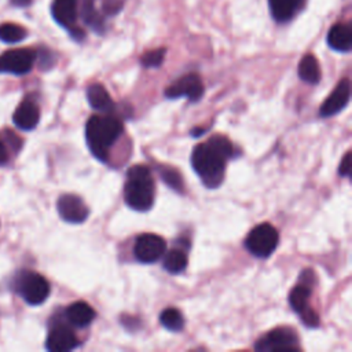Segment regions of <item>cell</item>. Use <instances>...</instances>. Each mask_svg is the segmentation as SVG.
I'll list each match as a JSON object with an SVG mask.
<instances>
[{"mask_svg": "<svg viewBox=\"0 0 352 352\" xmlns=\"http://www.w3.org/2000/svg\"><path fill=\"white\" fill-rule=\"evenodd\" d=\"M38 120H40L38 106L30 99L23 100L16 107V110L14 111V116H12L14 124L22 131H30V129L36 128V125L38 124Z\"/></svg>", "mask_w": 352, "mask_h": 352, "instance_id": "14", "label": "cell"}, {"mask_svg": "<svg viewBox=\"0 0 352 352\" xmlns=\"http://www.w3.org/2000/svg\"><path fill=\"white\" fill-rule=\"evenodd\" d=\"M65 315H66L67 322L72 323L73 326L87 327L88 324L92 323L96 314H95V309L89 304H87L84 301H77L66 308Z\"/></svg>", "mask_w": 352, "mask_h": 352, "instance_id": "16", "label": "cell"}, {"mask_svg": "<svg viewBox=\"0 0 352 352\" xmlns=\"http://www.w3.org/2000/svg\"><path fill=\"white\" fill-rule=\"evenodd\" d=\"M300 315H301V320L305 326H308V327H318L319 326V316L309 307H307L302 312H300Z\"/></svg>", "mask_w": 352, "mask_h": 352, "instance_id": "27", "label": "cell"}, {"mask_svg": "<svg viewBox=\"0 0 352 352\" xmlns=\"http://www.w3.org/2000/svg\"><path fill=\"white\" fill-rule=\"evenodd\" d=\"M81 18L96 33H103V30H104V21H103V16L100 15V12L94 7V1L82 0Z\"/></svg>", "mask_w": 352, "mask_h": 352, "instance_id": "20", "label": "cell"}, {"mask_svg": "<svg viewBox=\"0 0 352 352\" xmlns=\"http://www.w3.org/2000/svg\"><path fill=\"white\" fill-rule=\"evenodd\" d=\"M158 172H160V176H161L162 182L165 184H168L172 190H175L177 192L183 191L184 183H183V177H182V175L177 169H175L169 165H161L158 168Z\"/></svg>", "mask_w": 352, "mask_h": 352, "instance_id": "24", "label": "cell"}, {"mask_svg": "<svg viewBox=\"0 0 352 352\" xmlns=\"http://www.w3.org/2000/svg\"><path fill=\"white\" fill-rule=\"evenodd\" d=\"M124 0H103L102 10L106 15H114L122 8Z\"/></svg>", "mask_w": 352, "mask_h": 352, "instance_id": "28", "label": "cell"}, {"mask_svg": "<svg viewBox=\"0 0 352 352\" xmlns=\"http://www.w3.org/2000/svg\"><path fill=\"white\" fill-rule=\"evenodd\" d=\"M327 44L338 52H348L352 47V29L349 23H336L327 33Z\"/></svg>", "mask_w": 352, "mask_h": 352, "instance_id": "15", "label": "cell"}, {"mask_svg": "<svg viewBox=\"0 0 352 352\" xmlns=\"http://www.w3.org/2000/svg\"><path fill=\"white\" fill-rule=\"evenodd\" d=\"M187 267V256L180 249H170L164 257V268L170 274H179Z\"/></svg>", "mask_w": 352, "mask_h": 352, "instance_id": "22", "label": "cell"}, {"mask_svg": "<svg viewBox=\"0 0 352 352\" xmlns=\"http://www.w3.org/2000/svg\"><path fill=\"white\" fill-rule=\"evenodd\" d=\"M305 0H268L270 11L276 22L290 21L302 7Z\"/></svg>", "mask_w": 352, "mask_h": 352, "instance_id": "17", "label": "cell"}, {"mask_svg": "<svg viewBox=\"0 0 352 352\" xmlns=\"http://www.w3.org/2000/svg\"><path fill=\"white\" fill-rule=\"evenodd\" d=\"M166 242L155 234H142L138 236L135 246H133V254L138 261L143 264H150L161 258L165 253Z\"/></svg>", "mask_w": 352, "mask_h": 352, "instance_id": "8", "label": "cell"}, {"mask_svg": "<svg viewBox=\"0 0 352 352\" xmlns=\"http://www.w3.org/2000/svg\"><path fill=\"white\" fill-rule=\"evenodd\" d=\"M37 58L36 51L30 48L10 50L0 55V73L22 76L32 70Z\"/></svg>", "mask_w": 352, "mask_h": 352, "instance_id": "7", "label": "cell"}, {"mask_svg": "<svg viewBox=\"0 0 352 352\" xmlns=\"http://www.w3.org/2000/svg\"><path fill=\"white\" fill-rule=\"evenodd\" d=\"M122 135V122L110 113L96 114L85 124V138L91 153L100 161H106L111 146Z\"/></svg>", "mask_w": 352, "mask_h": 352, "instance_id": "2", "label": "cell"}, {"mask_svg": "<svg viewBox=\"0 0 352 352\" xmlns=\"http://www.w3.org/2000/svg\"><path fill=\"white\" fill-rule=\"evenodd\" d=\"M309 296H311V287L309 286H307L304 283L296 285L292 289L290 294H289V304L293 308V311L297 312V314L302 312L308 307Z\"/></svg>", "mask_w": 352, "mask_h": 352, "instance_id": "21", "label": "cell"}, {"mask_svg": "<svg viewBox=\"0 0 352 352\" xmlns=\"http://www.w3.org/2000/svg\"><path fill=\"white\" fill-rule=\"evenodd\" d=\"M87 99L91 107L99 113H111L114 109L113 99L102 84L89 85L87 88Z\"/></svg>", "mask_w": 352, "mask_h": 352, "instance_id": "18", "label": "cell"}, {"mask_svg": "<svg viewBox=\"0 0 352 352\" xmlns=\"http://www.w3.org/2000/svg\"><path fill=\"white\" fill-rule=\"evenodd\" d=\"M351 151H346V154L344 155V158L340 162V168H338V175L341 177H349L351 175Z\"/></svg>", "mask_w": 352, "mask_h": 352, "instance_id": "29", "label": "cell"}, {"mask_svg": "<svg viewBox=\"0 0 352 352\" xmlns=\"http://www.w3.org/2000/svg\"><path fill=\"white\" fill-rule=\"evenodd\" d=\"M16 290L28 304L38 305L50 294V283L37 272L23 271L16 278Z\"/></svg>", "mask_w": 352, "mask_h": 352, "instance_id": "5", "label": "cell"}, {"mask_svg": "<svg viewBox=\"0 0 352 352\" xmlns=\"http://www.w3.org/2000/svg\"><path fill=\"white\" fill-rule=\"evenodd\" d=\"M7 161H8V153H7L4 142L0 139V165L7 164Z\"/></svg>", "mask_w": 352, "mask_h": 352, "instance_id": "30", "label": "cell"}, {"mask_svg": "<svg viewBox=\"0 0 352 352\" xmlns=\"http://www.w3.org/2000/svg\"><path fill=\"white\" fill-rule=\"evenodd\" d=\"M54 19L63 28L72 30L76 28L78 7L77 0H54L51 6Z\"/></svg>", "mask_w": 352, "mask_h": 352, "instance_id": "13", "label": "cell"}, {"mask_svg": "<svg viewBox=\"0 0 352 352\" xmlns=\"http://www.w3.org/2000/svg\"><path fill=\"white\" fill-rule=\"evenodd\" d=\"M165 96L169 99H177L186 96L190 102H198L204 95V84L198 74L190 73L182 76L173 84L165 89Z\"/></svg>", "mask_w": 352, "mask_h": 352, "instance_id": "9", "label": "cell"}, {"mask_svg": "<svg viewBox=\"0 0 352 352\" xmlns=\"http://www.w3.org/2000/svg\"><path fill=\"white\" fill-rule=\"evenodd\" d=\"M298 76L302 81L316 84L320 81V67L316 58L311 54L302 56L298 65Z\"/></svg>", "mask_w": 352, "mask_h": 352, "instance_id": "19", "label": "cell"}, {"mask_svg": "<svg viewBox=\"0 0 352 352\" xmlns=\"http://www.w3.org/2000/svg\"><path fill=\"white\" fill-rule=\"evenodd\" d=\"M26 34V30L21 25L10 22L0 25V40L4 43H19Z\"/></svg>", "mask_w": 352, "mask_h": 352, "instance_id": "25", "label": "cell"}, {"mask_svg": "<svg viewBox=\"0 0 352 352\" xmlns=\"http://www.w3.org/2000/svg\"><path fill=\"white\" fill-rule=\"evenodd\" d=\"M279 242V234L275 227L263 223L250 230L245 239V248L256 257L264 258L271 256Z\"/></svg>", "mask_w": 352, "mask_h": 352, "instance_id": "4", "label": "cell"}, {"mask_svg": "<svg viewBox=\"0 0 352 352\" xmlns=\"http://www.w3.org/2000/svg\"><path fill=\"white\" fill-rule=\"evenodd\" d=\"M351 98V84L348 78H342L333 92L326 98L319 109V114L322 117H330L340 113L349 102Z\"/></svg>", "mask_w": 352, "mask_h": 352, "instance_id": "12", "label": "cell"}, {"mask_svg": "<svg viewBox=\"0 0 352 352\" xmlns=\"http://www.w3.org/2000/svg\"><path fill=\"white\" fill-rule=\"evenodd\" d=\"M124 199L131 209L139 212H146L153 206L154 179L146 165H133L128 169Z\"/></svg>", "mask_w": 352, "mask_h": 352, "instance_id": "3", "label": "cell"}, {"mask_svg": "<svg viewBox=\"0 0 352 352\" xmlns=\"http://www.w3.org/2000/svg\"><path fill=\"white\" fill-rule=\"evenodd\" d=\"M32 0H11V3L14 6H18V7H25V6H29Z\"/></svg>", "mask_w": 352, "mask_h": 352, "instance_id": "31", "label": "cell"}, {"mask_svg": "<svg viewBox=\"0 0 352 352\" xmlns=\"http://www.w3.org/2000/svg\"><path fill=\"white\" fill-rule=\"evenodd\" d=\"M165 52H166L165 48H157V50L147 51L146 54L142 55L140 63H142L144 67H158V66L164 62Z\"/></svg>", "mask_w": 352, "mask_h": 352, "instance_id": "26", "label": "cell"}, {"mask_svg": "<svg viewBox=\"0 0 352 352\" xmlns=\"http://www.w3.org/2000/svg\"><path fill=\"white\" fill-rule=\"evenodd\" d=\"M85 1H94V0H85Z\"/></svg>", "mask_w": 352, "mask_h": 352, "instance_id": "32", "label": "cell"}, {"mask_svg": "<svg viewBox=\"0 0 352 352\" xmlns=\"http://www.w3.org/2000/svg\"><path fill=\"white\" fill-rule=\"evenodd\" d=\"M256 351L263 352H294L300 351L298 336L292 327H276L264 334L254 345Z\"/></svg>", "mask_w": 352, "mask_h": 352, "instance_id": "6", "label": "cell"}, {"mask_svg": "<svg viewBox=\"0 0 352 352\" xmlns=\"http://www.w3.org/2000/svg\"><path fill=\"white\" fill-rule=\"evenodd\" d=\"M161 324L169 331H180L184 327V318L177 308L169 307L160 315Z\"/></svg>", "mask_w": 352, "mask_h": 352, "instance_id": "23", "label": "cell"}, {"mask_svg": "<svg viewBox=\"0 0 352 352\" xmlns=\"http://www.w3.org/2000/svg\"><path fill=\"white\" fill-rule=\"evenodd\" d=\"M80 345V341L73 330L65 324H56L47 336L45 348L50 352H69Z\"/></svg>", "mask_w": 352, "mask_h": 352, "instance_id": "11", "label": "cell"}, {"mask_svg": "<svg viewBox=\"0 0 352 352\" xmlns=\"http://www.w3.org/2000/svg\"><path fill=\"white\" fill-rule=\"evenodd\" d=\"M59 216L67 223H82L89 216V209L85 202L74 194H63L56 202Z\"/></svg>", "mask_w": 352, "mask_h": 352, "instance_id": "10", "label": "cell"}, {"mask_svg": "<svg viewBox=\"0 0 352 352\" xmlns=\"http://www.w3.org/2000/svg\"><path fill=\"white\" fill-rule=\"evenodd\" d=\"M234 154L232 143L223 135H213L209 140L194 147L191 164L205 187L216 188L223 183L226 162Z\"/></svg>", "mask_w": 352, "mask_h": 352, "instance_id": "1", "label": "cell"}]
</instances>
